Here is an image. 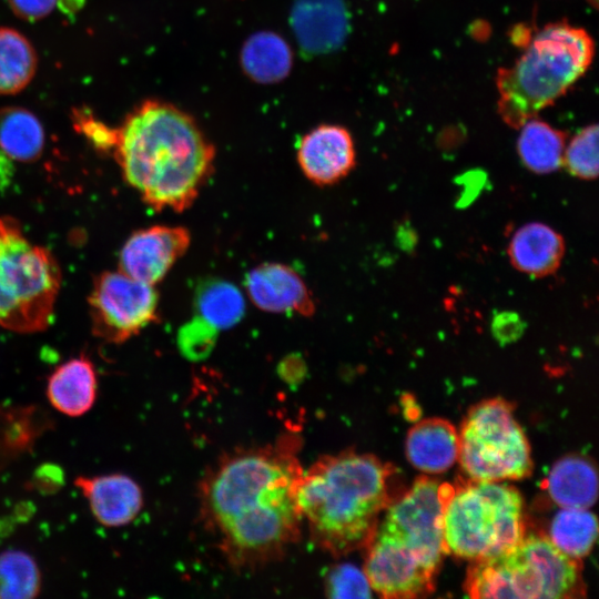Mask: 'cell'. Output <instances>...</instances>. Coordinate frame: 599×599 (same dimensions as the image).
<instances>
[{
    "mask_svg": "<svg viewBox=\"0 0 599 599\" xmlns=\"http://www.w3.org/2000/svg\"><path fill=\"white\" fill-rule=\"evenodd\" d=\"M562 164L568 172L582 180H593L598 175V125L591 124L580 130L566 145Z\"/></svg>",
    "mask_w": 599,
    "mask_h": 599,
    "instance_id": "4316f807",
    "label": "cell"
},
{
    "mask_svg": "<svg viewBox=\"0 0 599 599\" xmlns=\"http://www.w3.org/2000/svg\"><path fill=\"white\" fill-rule=\"evenodd\" d=\"M242 65L246 74L257 82H276L290 72L292 53L280 35L258 32L244 44Z\"/></svg>",
    "mask_w": 599,
    "mask_h": 599,
    "instance_id": "7402d4cb",
    "label": "cell"
},
{
    "mask_svg": "<svg viewBox=\"0 0 599 599\" xmlns=\"http://www.w3.org/2000/svg\"><path fill=\"white\" fill-rule=\"evenodd\" d=\"M394 467L368 454L344 451L303 470L297 502L316 546L334 555L365 548L395 499Z\"/></svg>",
    "mask_w": 599,
    "mask_h": 599,
    "instance_id": "3957f363",
    "label": "cell"
},
{
    "mask_svg": "<svg viewBox=\"0 0 599 599\" xmlns=\"http://www.w3.org/2000/svg\"><path fill=\"white\" fill-rule=\"evenodd\" d=\"M197 315L217 329L237 324L245 313L244 296L232 283L223 280H209L195 292Z\"/></svg>",
    "mask_w": 599,
    "mask_h": 599,
    "instance_id": "cb8c5ba5",
    "label": "cell"
},
{
    "mask_svg": "<svg viewBox=\"0 0 599 599\" xmlns=\"http://www.w3.org/2000/svg\"><path fill=\"white\" fill-rule=\"evenodd\" d=\"M326 591L332 598H368L372 587L364 572L352 564L334 567L327 575Z\"/></svg>",
    "mask_w": 599,
    "mask_h": 599,
    "instance_id": "83f0119b",
    "label": "cell"
},
{
    "mask_svg": "<svg viewBox=\"0 0 599 599\" xmlns=\"http://www.w3.org/2000/svg\"><path fill=\"white\" fill-rule=\"evenodd\" d=\"M296 159L311 183L332 186L344 180L356 164L354 140L342 125L321 124L300 139Z\"/></svg>",
    "mask_w": 599,
    "mask_h": 599,
    "instance_id": "7c38bea8",
    "label": "cell"
},
{
    "mask_svg": "<svg viewBox=\"0 0 599 599\" xmlns=\"http://www.w3.org/2000/svg\"><path fill=\"white\" fill-rule=\"evenodd\" d=\"M33 406L0 409V461H10L29 450L47 429L48 423L38 418Z\"/></svg>",
    "mask_w": 599,
    "mask_h": 599,
    "instance_id": "d4e9b609",
    "label": "cell"
},
{
    "mask_svg": "<svg viewBox=\"0 0 599 599\" xmlns=\"http://www.w3.org/2000/svg\"><path fill=\"white\" fill-rule=\"evenodd\" d=\"M465 591L473 598H579L586 587L579 560L557 548L547 535L525 534L510 550L475 560Z\"/></svg>",
    "mask_w": 599,
    "mask_h": 599,
    "instance_id": "8992f818",
    "label": "cell"
},
{
    "mask_svg": "<svg viewBox=\"0 0 599 599\" xmlns=\"http://www.w3.org/2000/svg\"><path fill=\"white\" fill-rule=\"evenodd\" d=\"M37 69L38 54L29 39L17 29L0 27V95L24 90Z\"/></svg>",
    "mask_w": 599,
    "mask_h": 599,
    "instance_id": "44dd1931",
    "label": "cell"
},
{
    "mask_svg": "<svg viewBox=\"0 0 599 599\" xmlns=\"http://www.w3.org/2000/svg\"><path fill=\"white\" fill-rule=\"evenodd\" d=\"M74 485L88 500L94 519L106 528L131 524L143 507L140 485L125 474L79 476Z\"/></svg>",
    "mask_w": 599,
    "mask_h": 599,
    "instance_id": "5bb4252c",
    "label": "cell"
},
{
    "mask_svg": "<svg viewBox=\"0 0 599 599\" xmlns=\"http://www.w3.org/2000/svg\"><path fill=\"white\" fill-rule=\"evenodd\" d=\"M597 536V518L587 508H562L555 515L548 535L557 548L577 560L590 552Z\"/></svg>",
    "mask_w": 599,
    "mask_h": 599,
    "instance_id": "603a6c76",
    "label": "cell"
},
{
    "mask_svg": "<svg viewBox=\"0 0 599 599\" xmlns=\"http://www.w3.org/2000/svg\"><path fill=\"white\" fill-rule=\"evenodd\" d=\"M595 55L590 34L567 22L549 23L510 68L497 72L498 112L519 129L552 104L587 71Z\"/></svg>",
    "mask_w": 599,
    "mask_h": 599,
    "instance_id": "5b68a950",
    "label": "cell"
},
{
    "mask_svg": "<svg viewBox=\"0 0 599 599\" xmlns=\"http://www.w3.org/2000/svg\"><path fill=\"white\" fill-rule=\"evenodd\" d=\"M453 485L428 476L397 496L367 544L365 571L382 592L402 598L429 595L446 554L443 516Z\"/></svg>",
    "mask_w": 599,
    "mask_h": 599,
    "instance_id": "277c9868",
    "label": "cell"
},
{
    "mask_svg": "<svg viewBox=\"0 0 599 599\" xmlns=\"http://www.w3.org/2000/svg\"><path fill=\"white\" fill-rule=\"evenodd\" d=\"M521 129L517 149L525 166L537 174L555 172L562 165L566 134L548 123L530 119Z\"/></svg>",
    "mask_w": 599,
    "mask_h": 599,
    "instance_id": "ffe728a7",
    "label": "cell"
},
{
    "mask_svg": "<svg viewBox=\"0 0 599 599\" xmlns=\"http://www.w3.org/2000/svg\"><path fill=\"white\" fill-rule=\"evenodd\" d=\"M111 151L124 181L156 212L189 210L213 175L216 156L195 119L160 100L142 102L113 129Z\"/></svg>",
    "mask_w": 599,
    "mask_h": 599,
    "instance_id": "7a4b0ae2",
    "label": "cell"
},
{
    "mask_svg": "<svg viewBox=\"0 0 599 599\" xmlns=\"http://www.w3.org/2000/svg\"><path fill=\"white\" fill-rule=\"evenodd\" d=\"M245 292L261 311L272 314L312 317L316 313L313 292L290 265L264 262L254 266L244 280Z\"/></svg>",
    "mask_w": 599,
    "mask_h": 599,
    "instance_id": "4fadbf2b",
    "label": "cell"
},
{
    "mask_svg": "<svg viewBox=\"0 0 599 599\" xmlns=\"http://www.w3.org/2000/svg\"><path fill=\"white\" fill-rule=\"evenodd\" d=\"M461 185V192L458 197V205H468L481 191L485 183V175L483 172H468L459 180Z\"/></svg>",
    "mask_w": 599,
    "mask_h": 599,
    "instance_id": "1f68e13d",
    "label": "cell"
},
{
    "mask_svg": "<svg viewBox=\"0 0 599 599\" xmlns=\"http://www.w3.org/2000/svg\"><path fill=\"white\" fill-rule=\"evenodd\" d=\"M45 394L50 405L65 416L87 414L98 395L93 363L82 354L60 364L48 378Z\"/></svg>",
    "mask_w": 599,
    "mask_h": 599,
    "instance_id": "9a60e30c",
    "label": "cell"
},
{
    "mask_svg": "<svg viewBox=\"0 0 599 599\" xmlns=\"http://www.w3.org/2000/svg\"><path fill=\"white\" fill-rule=\"evenodd\" d=\"M217 328L201 316L183 325L179 332L181 349L191 357H201L212 348L215 343Z\"/></svg>",
    "mask_w": 599,
    "mask_h": 599,
    "instance_id": "f1b7e54d",
    "label": "cell"
},
{
    "mask_svg": "<svg viewBox=\"0 0 599 599\" xmlns=\"http://www.w3.org/2000/svg\"><path fill=\"white\" fill-rule=\"evenodd\" d=\"M405 451L409 463L420 471L443 473L458 460V432L446 419H423L409 429Z\"/></svg>",
    "mask_w": 599,
    "mask_h": 599,
    "instance_id": "2e32d148",
    "label": "cell"
},
{
    "mask_svg": "<svg viewBox=\"0 0 599 599\" xmlns=\"http://www.w3.org/2000/svg\"><path fill=\"white\" fill-rule=\"evenodd\" d=\"M12 12L20 19L35 21L50 14L58 0H7Z\"/></svg>",
    "mask_w": 599,
    "mask_h": 599,
    "instance_id": "4dcf8cb0",
    "label": "cell"
},
{
    "mask_svg": "<svg viewBox=\"0 0 599 599\" xmlns=\"http://www.w3.org/2000/svg\"><path fill=\"white\" fill-rule=\"evenodd\" d=\"M546 489L561 508H589L598 495L596 467L588 457L566 456L550 469Z\"/></svg>",
    "mask_w": 599,
    "mask_h": 599,
    "instance_id": "ac0fdd59",
    "label": "cell"
},
{
    "mask_svg": "<svg viewBox=\"0 0 599 599\" xmlns=\"http://www.w3.org/2000/svg\"><path fill=\"white\" fill-rule=\"evenodd\" d=\"M40 590L41 572L31 555L19 549L0 554V599H30Z\"/></svg>",
    "mask_w": 599,
    "mask_h": 599,
    "instance_id": "484cf974",
    "label": "cell"
},
{
    "mask_svg": "<svg viewBox=\"0 0 599 599\" xmlns=\"http://www.w3.org/2000/svg\"><path fill=\"white\" fill-rule=\"evenodd\" d=\"M564 254L562 236L539 222L522 225L514 233L508 245V256L512 266L535 277L555 273Z\"/></svg>",
    "mask_w": 599,
    "mask_h": 599,
    "instance_id": "e0dca14e",
    "label": "cell"
},
{
    "mask_svg": "<svg viewBox=\"0 0 599 599\" xmlns=\"http://www.w3.org/2000/svg\"><path fill=\"white\" fill-rule=\"evenodd\" d=\"M397 240L404 250H412L416 244V234L407 225H400L397 231Z\"/></svg>",
    "mask_w": 599,
    "mask_h": 599,
    "instance_id": "d6a6232c",
    "label": "cell"
},
{
    "mask_svg": "<svg viewBox=\"0 0 599 599\" xmlns=\"http://www.w3.org/2000/svg\"><path fill=\"white\" fill-rule=\"evenodd\" d=\"M191 233L183 226L152 225L133 232L119 254V270L156 285L187 252Z\"/></svg>",
    "mask_w": 599,
    "mask_h": 599,
    "instance_id": "8fae6325",
    "label": "cell"
},
{
    "mask_svg": "<svg viewBox=\"0 0 599 599\" xmlns=\"http://www.w3.org/2000/svg\"><path fill=\"white\" fill-rule=\"evenodd\" d=\"M526 323L518 313L502 311L494 315L491 321V333L495 339L501 344L517 342L524 334Z\"/></svg>",
    "mask_w": 599,
    "mask_h": 599,
    "instance_id": "f546056e",
    "label": "cell"
},
{
    "mask_svg": "<svg viewBox=\"0 0 599 599\" xmlns=\"http://www.w3.org/2000/svg\"><path fill=\"white\" fill-rule=\"evenodd\" d=\"M446 554L470 561L498 556L525 536L524 500L512 486L473 480L453 485L443 516Z\"/></svg>",
    "mask_w": 599,
    "mask_h": 599,
    "instance_id": "52a82bcc",
    "label": "cell"
},
{
    "mask_svg": "<svg viewBox=\"0 0 599 599\" xmlns=\"http://www.w3.org/2000/svg\"><path fill=\"white\" fill-rule=\"evenodd\" d=\"M44 129L30 110L18 105L0 108V151L16 162L38 160L44 149Z\"/></svg>",
    "mask_w": 599,
    "mask_h": 599,
    "instance_id": "d6986e66",
    "label": "cell"
},
{
    "mask_svg": "<svg viewBox=\"0 0 599 599\" xmlns=\"http://www.w3.org/2000/svg\"><path fill=\"white\" fill-rule=\"evenodd\" d=\"M297 439L235 453L202 484V509L230 562L254 567L278 559L300 537Z\"/></svg>",
    "mask_w": 599,
    "mask_h": 599,
    "instance_id": "6da1fadb",
    "label": "cell"
},
{
    "mask_svg": "<svg viewBox=\"0 0 599 599\" xmlns=\"http://www.w3.org/2000/svg\"><path fill=\"white\" fill-rule=\"evenodd\" d=\"M458 460L469 479L501 481L531 474L528 439L510 403L485 399L467 412L458 432Z\"/></svg>",
    "mask_w": 599,
    "mask_h": 599,
    "instance_id": "9c48e42d",
    "label": "cell"
},
{
    "mask_svg": "<svg viewBox=\"0 0 599 599\" xmlns=\"http://www.w3.org/2000/svg\"><path fill=\"white\" fill-rule=\"evenodd\" d=\"M88 303L93 335L109 344L129 341L159 318L155 286L120 270L94 278Z\"/></svg>",
    "mask_w": 599,
    "mask_h": 599,
    "instance_id": "30bf717a",
    "label": "cell"
},
{
    "mask_svg": "<svg viewBox=\"0 0 599 599\" xmlns=\"http://www.w3.org/2000/svg\"><path fill=\"white\" fill-rule=\"evenodd\" d=\"M60 286L50 251L31 243L13 217L0 216V326L20 334L44 331Z\"/></svg>",
    "mask_w": 599,
    "mask_h": 599,
    "instance_id": "ba28073f",
    "label": "cell"
}]
</instances>
